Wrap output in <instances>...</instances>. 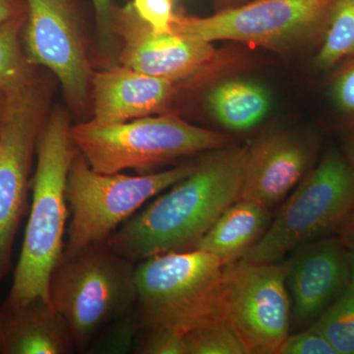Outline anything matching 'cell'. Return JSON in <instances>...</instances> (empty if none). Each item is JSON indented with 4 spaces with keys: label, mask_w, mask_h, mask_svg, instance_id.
Wrapping results in <instances>:
<instances>
[{
    "label": "cell",
    "mask_w": 354,
    "mask_h": 354,
    "mask_svg": "<svg viewBox=\"0 0 354 354\" xmlns=\"http://www.w3.org/2000/svg\"><path fill=\"white\" fill-rule=\"evenodd\" d=\"M248 147L228 145L211 151L190 176L133 215L106 244L133 262L194 249L239 199Z\"/></svg>",
    "instance_id": "obj_1"
},
{
    "label": "cell",
    "mask_w": 354,
    "mask_h": 354,
    "mask_svg": "<svg viewBox=\"0 0 354 354\" xmlns=\"http://www.w3.org/2000/svg\"><path fill=\"white\" fill-rule=\"evenodd\" d=\"M77 152L68 116L53 111L44 121L37 143L31 213L2 308H18L37 298L50 300L51 274L64 253L67 177Z\"/></svg>",
    "instance_id": "obj_2"
},
{
    "label": "cell",
    "mask_w": 354,
    "mask_h": 354,
    "mask_svg": "<svg viewBox=\"0 0 354 354\" xmlns=\"http://www.w3.org/2000/svg\"><path fill=\"white\" fill-rule=\"evenodd\" d=\"M223 263L200 249L141 261L135 269V308L141 330L167 329L185 335L227 320Z\"/></svg>",
    "instance_id": "obj_3"
},
{
    "label": "cell",
    "mask_w": 354,
    "mask_h": 354,
    "mask_svg": "<svg viewBox=\"0 0 354 354\" xmlns=\"http://www.w3.org/2000/svg\"><path fill=\"white\" fill-rule=\"evenodd\" d=\"M134 263L106 243L62 256L51 274L50 301L76 351L87 353L109 324L135 308Z\"/></svg>",
    "instance_id": "obj_4"
},
{
    "label": "cell",
    "mask_w": 354,
    "mask_h": 354,
    "mask_svg": "<svg viewBox=\"0 0 354 354\" xmlns=\"http://www.w3.org/2000/svg\"><path fill=\"white\" fill-rule=\"evenodd\" d=\"M77 151L95 171H146L177 158L230 145L223 133L195 127L176 115L160 114L114 124L94 120L71 127Z\"/></svg>",
    "instance_id": "obj_5"
},
{
    "label": "cell",
    "mask_w": 354,
    "mask_h": 354,
    "mask_svg": "<svg viewBox=\"0 0 354 354\" xmlns=\"http://www.w3.org/2000/svg\"><path fill=\"white\" fill-rule=\"evenodd\" d=\"M197 164L139 176L95 171L77 153L70 167L66 198L72 218L64 256L104 244L111 235L158 193L190 176Z\"/></svg>",
    "instance_id": "obj_6"
},
{
    "label": "cell",
    "mask_w": 354,
    "mask_h": 354,
    "mask_svg": "<svg viewBox=\"0 0 354 354\" xmlns=\"http://www.w3.org/2000/svg\"><path fill=\"white\" fill-rule=\"evenodd\" d=\"M354 211V167L337 151L324 156L242 259L278 263L308 242L337 232Z\"/></svg>",
    "instance_id": "obj_7"
},
{
    "label": "cell",
    "mask_w": 354,
    "mask_h": 354,
    "mask_svg": "<svg viewBox=\"0 0 354 354\" xmlns=\"http://www.w3.org/2000/svg\"><path fill=\"white\" fill-rule=\"evenodd\" d=\"M334 0H254L207 17L174 15L172 32L290 53L322 34Z\"/></svg>",
    "instance_id": "obj_8"
},
{
    "label": "cell",
    "mask_w": 354,
    "mask_h": 354,
    "mask_svg": "<svg viewBox=\"0 0 354 354\" xmlns=\"http://www.w3.org/2000/svg\"><path fill=\"white\" fill-rule=\"evenodd\" d=\"M4 95L0 121V283L10 272L46 108L44 90L35 74Z\"/></svg>",
    "instance_id": "obj_9"
},
{
    "label": "cell",
    "mask_w": 354,
    "mask_h": 354,
    "mask_svg": "<svg viewBox=\"0 0 354 354\" xmlns=\"http://www.w3.org/2000/svg\"><path fill=\"white\" fill-rule=\"evenodd\" d=\"M223 292L228 322L249 354L279 353L291 326L286 263H230L223 267Z\"/></svg>",
    "instance_id": "obj_10"
},
{
    "label": "cell",
    "mask_w": 354,
    "mask_h": 354,
    "mask_svg": "<svg viewBox=\"0 0 354 354\" xmlns=\"http://www.w3.org/2000/svg\"><path fill=\"white\" fill-rule=\"evenodd\" d=\"M23 44L28 59L57 75L77 106L88 97L93 73L75 9L70 0H26Z\"/></svg>",
    "instance_id": "obj_11"
},
{
    "label": "cell",
    "mask_w": 354,
    "mask_h": 354,
    "mask_svg": "<svg viewBox=\"0 0 354 354\" xmlns=\"http://www.w3.org/2000/svg\"><path fill=\"white\" fill-rule=\"evenodd\" d=\"M113 29L121 41L122 66L171 82L196 75L216 55L209 41L174 32H153L131 3L113 9Z\"/></svg>",
    "instance_id": "obj_12"
},
{
    "label": "cell",
    "mask_w": 354,
    "mask_h": 354,
    "mask_svg": "<svg viewBox=\"0 0 354 354\" xmlns=\"http://www.w3.org/2000/svg\"><path fill=\"white\" fill-rule=\"evenodd\" d=\"M286 262L290 288L291 323L297 328L312 324L351 283V250L337 237H324L292 251Z\"/></svg>",
    "instance_id": "obj_13"
},
{
    "label": "cell",
    "mask_w": 354,
    "mask_h": 354,
    "mask_svg": "<svg viewBox=\"0 0 354 354\" xmlns=\"http://www.w3.org/2000/svg\"><path fill=\"white\" fill-rule=\"evenodd\" d=\"M315 145L308 137L274 132L248 147L241 194L271 209L278 205L311 169Z\"/></svg>",
    "instance_id": "obj_14"
},
{
    "label": "cell",
    "mask_w": 354,
    "mask_h": 354,
    "mask_svg": "<svg viewBox=\"0 0 354 354\" xmlns=\"http://www.w3.org/2000/svg\"><path fill=\"white\" fill-rule=\"evenodd\" d=\"M94 120L100 124L127 122L162 114L176 95L174 82L125 66L93 76Z\"/></svg>",
    "instance_id": "obj_15"
},
{
    "label": "cell",
    "mask_w": 354,
    "mask_h": 354,
    "mask_svg": "<svg viewBox=\"0 0 354 354\" xmlns=\"http://www.w3.org/2000/svg\"><path fill=\"white\" fill-rule=\"evenodd\" d=\"M3 354H68L75 351L64 321L50 300L37 298L18 308H0Z\"/></svg>",
    "instance_id": "obj_16"
},
{
    "label": "cell",
    "mask_w": 354,
    "mask_h": 354,
    "mask_svg": "<svg viewBox=\"0 0 354 354\" xmlns=\"http://www.w3.org/2000/svg\"><path fill=\"white\" fill-rule=\"evenodd\" d=\"M272 220L270 209L251 200L237 199L194 249L214 254L227 266L246 255L267 232Z\"/></svg>",
    "instance_id": "obj_17"
},
{
    "label": "cell",
    "mask_w": 354,
    "mask_h": 354,
    "mask_svg": "<svg viewBox=\"0 0 354 354\" xmlns=\"http://www.w3.org/2000/svg\"><path fill=\"white\" fill-rule=\"evenodd\" d=\"M206 106L221 127L235 132L247 131L269 115L272 97L264 86L255 81L227 79L209 91Z\"/></svg>",
    "instance_id": "obj_18"
},
{
    "label": "cell",
    "mask_w": 354,
    "mask_h": 354,
    "mask_svg": "<svg viewBox=\"0 0 354 354\" xmlns=\"http://www.w3.org/2000/svg\"><path fill=\"white\" fill-rule=\"evenodd\" d=\"M322 44L316 55L318 68H332L354 55V0H334L323 30Z\"/></svg>",
    "instance_id": "obj_19"
},
{
    "label": "cell",
    "mask_w": 354,
    "mask_h": 354,
    "mask_svg": "<svg viewBox=\"0 0 354 354\" xmlns=\"http://www.w3.org/2000/svg\"><path fill=\"white\" fill-rule=\"evenodd\" d=\"M27 11V10H26ZM26 12L0 24V93L18 87L34 75L23 41Z\"/></svg>",
    "instance_id": "obj_20"
},
{
    "label": "cell",
    "mask_w": 354,
    "mask_h": 354,
    "mask_svg": "<svg viewBox=\"0 0 354 354\" xmlns=\"http://www.w3.org/2000/svg\"><path fill=\"white\" fill-rule=\"evenodd\" d=\"M328 339L337 354H354V285L311 324Z\"/></svg>",
    "instance_id": "obj_21"
},
{
    "label": "cell",
    "mask_w": 354,
    "mask_h": 354,
    "mask_svg": "<svg viewBox=\"0 0 354 354\" xmlns=\"http://www.w3.org/2000/svg\"><path fill=\"white\" fill-rule=\"evenodd\" d=\"M186 354H249L228 320L218 321L184 335Z\"/></svg>",
    "instance_id": "obj_22"
},
{
    "label": "cell",
    "mask_w": 354,
    "mask_h": 354,
    "mask_svg": "<svg viewBox=\"0 0 354 354\" xmlns=\"http://www.w3.org/2000/svg\"><path fill=\"white\" fill-rule=\"evenodd\" d=\"M141 325L136 308L109 324L95 337L87 353L127 354L134 353Z\"/></svg>",
    "instance_id": "obj_23"
},
{
    "label": "cell",
    "mask_w": 354,
    "mask_h": 354,
    "mask_svg": "<svg viewBox=\"0 0 354 354\" xmlns=\"http://www.w3.org/2000/svg\"><path fill=\"white\" fill-rule=\"evenodd\" d=\"M135 353L186 354L184 335L167 329L141 330Z\"/></svg>",
    "instance_id": "obj_24"
},
{
    "label": "cell",
    "mask_w": 354,
    "mask_h": 354,
    "mask_svg": "<svg viewBox=\"0 0 354 354\" xmlns=\"http://www.w3.org/2000/svg\"><path fill=\"white\" fill-rule=\"evenodd\" d=\"M135 12L158 34L172 32L174 13L172 0H132Z\"/></svg>",
    "instance_id": "obj_25"
},
{
    "label": "cell",
    "mask_w": 354,
    "mask_h": 354,
    "mask_svg": "<svg viewBox=\"0 0 354 354\" xmlns=\"http://www.w3.org/2000/svg\"><path fill=\"white\" fill-rule=\"evenodd\" d=\"M281 354H337L332 344L315 328L288 335L279 348Z\"/></svg>",
    "instance_id": "obj_26"
},
{
    "label": "cell",
    "mask_w": 354,
    "mask_h": 354,
    "mask_svg": "<svg viewBox=\"0 0 354 354\" xmlns=\"http://www.w3.org/2000/svg\"><path fill=\"white\" fill-rule=\"evenodd\" d=\"M332 97L339 111L354 114V64L344 70L333 84Z\"/></svg>",
    "instance_id": "obj_27"
},
{
    "label": "cell",
    "mask_w": 354,
    "mask_h": 354,
    "mask_svg": "<svg viewBox=\"0 0 354 354\" xmlns=\"http://www.w3.org/2000/svg\"><path fill=\"white\" fill-rule=\"evenodd\" d=\"M94 6L97 27H99L104 44H111L113 38V6L111 0H92Z\"/></svg>",
    "instance_id": "obj_28"
},
{
    "label": "cell",
    "mask_w": 354,
    "mask_h": 354,
    "mask_svg": "<svg viewBox=\"0 0 354 354\" xmlns=\"http://www.w3.org/2000/svg\"><path fill=\"white\" fill-rule=\"evenodd\" d=\"M26 10V4L21 3L18 0H0V24L25 13Z\"/></svg>",
    "instance_id": "obj_29"
},
{
    "label": "cell",
    "mask_w": 354,
    "mask_h": 354,
    "mask_svg": "<svg viewBox=\"0 0 354 354\" xmlns=\"http://www.w3.org/2000/svg\"><path fill=\"white\" fill-rule=\"evenodd\" d=\"M337 239L348 248V250L354 249V211L344 221V225L337 230Z\"/></svg>",
    "instance_id": "obj_30"
},
{
    "label": "cell",
    "mask_w": 354,
    "mask_h": 354,
    "mask_svg": "<svg viewBox=\"0 0 354 354\" xmlns=\"http://www.w3.org/2000/svg\"><path fill=\"white\" fill-rule=\"evenodd\" d=\"M251 1H254V0H215V3L218 7V11H220L243 6V4Z\"/></svg>",
    "instance_id": "obj_31"
},
{
    "label": "cell",
    "mask_w": 354,
    "mask_h": 354,
    "mask_svg": "<svg viewBox=\"0 0 354 354\" xmlns=\"http://www.w3.org/2000/svg\"><path fill=\"white\" fill-rule=\"evenodd\" d=\"M348 162L354 167V139L351 142V146H349Z\"/></svg>",
    "instance_id": "obj_32"
},
{
    "label": "cell",
    "mask_w": 354,
    "mask_h": 354,
    "mask_svg": "<svg viewBox=\"0 0 354 354\" xmlns=\"http://www.w3.org/2000/svg\"><path fill=\"white\" fill-rule=\"evenodd\" d=\"M351 283L354 285V249L351 250Z\"/></svg>",
    "instance_id": "obj_33"
},
{
    "label": "cell",
    "mask_w": 354,
    "mask_h": 354,
    "mask_svg": "<svg viewBox=\"0 0 354 354\" xmlns=\"http://www.w3.org/2000/svg\"><path fill=\"white\" fill-rule=\"evenodd\" d=\"M4 99H6V95L0 93V121H1L2 111H3Z\"/></svg>",
    "instance_id": "obj_34"
},
{
    "label": "cell",
    "mask_w": 354,
    "mask_h": 354,
    "mask_svg": "<svg viewBox=\"0 0 354 354\" xmlns=\"http://www.w3.org/2000/svg\"><path fill=\"white\" fill-rule=\"evenodd\" d=\"M2 349V339H1V330H0V353H1Z\"/></svg>",
    "instance_id": "obj_35"
}]
</instances>
